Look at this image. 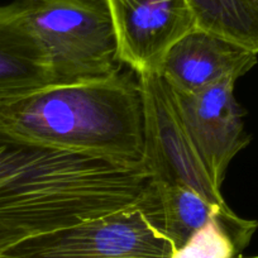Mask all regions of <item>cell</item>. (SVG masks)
<instances>
[{"label":"cell","instance_id":"cell-9","mask_svg":"<svg viewBox=\"0 0 258 258\" xmlns=\"http://www.w3.org/2000/svg\"><path fill=\"white\" fill-rule=\"evenodd\" d=\"M255 63L254 52L195 28L168 49L160 74L172 90L197 94L222 81H237Z\"/></svg>","mask_w":258,"mask_h":258},{"label":"cell","instance_id":"cell-4","mask_svg":"<svg viewBox=\"0 0 258 258\" xmlns=\"http://www.w3.org/2000/svg\"><path fill=\"white\" fill-rule=\"evenodd\" d=\"M0 258H175L156 186L145 202L17 243Z\"/></svg>","mask_w":258,"mask_h":258},{"label":"cell","instance_id":"cell-13","mask_svg":"<svg viewBox=\"0 0 258 258\" xmlns=\"http://www.w3.org/2000/svg\"><path fill=\"white\" fill-rule=\"evenodd\" d=\"M239 258H258V254L257 255H252V257H242V255H240Z\"/></svg>","mask_w":258,"mask_h":258},{"label":"cell","instance_id":"cell-1","mask_svg":"<svg viewBox=\"0 0 258 258\" xmlns=\"http://www.w3.org/2000/svg\"><path fill=\"white\" fill-rule=\"evenodd\" d=\"M146 166L26 142L0 132V238L22 240L145 202Z\"/></svg>","mask_w":258,"mask_h":258},{"label":"cell","instance_id":"cell-5","mask_svg":"<svg viewBox=\"0 0 258 258\" xmlns=\"http://www.w3.org/2000/svg\"><path fill=\"white\" fill-rule=\"evenodd\" d=\"M138 78L145 110V166L153 182L185 186L215 207L229 208L191 141L170 85L160 73Z\"/></svg>","mask_w":258,"mask_h":258},{"label":"cell","instance_id":"cell-3","mask_svg":"<svg viewBox=\"0 0 258 258\" xmlns=\"http://www.w3.org/2000/svg\"><path fill=\"white\" fill-rule=\"evenodd\" d=\"M49 58L52 85L105 80L121 71L106 0H21Z\"/></svg>","mask_w":258,"mask_h":258},{"label":"cell","instance_id":"cell-12","mask_svg":"<svg viewBox=\"0 0 258 258\" xmlns=\"http://www.w3.org/2000/svg\"><path fill=\"white\" fill-rule=\"evenodd\" d=\"M8 249H9V245L7 244V243L4 242L2 238H0V255L3 254V253L6 252V250H8Z\"/></svg>","mask_w":258,"mask_h":258},{"label":"cell","instance_id":"cell-10","mask_svg":"<svg viewBox=\"0 0 258 258\" xmlns=\"http://www.w3.org/2000/svg\"><path fill=\"white\" fill-rule=\"evenodd\" d=\"M52 85L48 53L21 0L0 7V106Z\"/></svg>","mask_w":258,"mask_h":258},{"label":"cell","instance_id":"cell-11","mask_svg":"<svg viewBox=\"0 0 258 258\" xmlns=\"http://www.w3.org/2000/svg\"><path fill=\"white\" fill-rule=\"evenodd\" d=\"M197 28L258 54V0H187Z\"/></svg>","mask_w":258,"mask_h":258},{"label":"cell","instance_id":"cell-6","mask_svg":"<svg viewBox=\"0 0 258 258\" xmlns=\"http://www.w3.org/2000/svg\"><path fill=\"white\" fill-rule=\"evenodd\" d=\"M155 186L161 232L172 244L175 258H239L258 229L257 220L215 207L191 188Z\"/></svg>","mask_w":258,"mask_h":258},{"label":"cell","instance_id":"cell-7","mask_svg":"<svg viewBox=\"0 0 258 258\" xmlns=\"http://www.w3.org/2000/svg\"><path fill=\"white\" fill-rule=\"evenodd\" d=\"M119 58L138 76L160 73L168 49L197 28L187 0H106Z\"/></svg>","mask_w":258,"mask_h":258},{"label":"cell","instance_id":"cell-2","mask_svg":"<svg viewBox=\"0 0 258 258\" xmlns=\"http://www.w3.org/2000/svg\"><path fill=\"white\" fill-rule=\"evenodd\" d=\"M0 132L11 137L145 166V110L133 70L100 81L47 86L0 106Z\"/></svg>","mask_w":258,"mask_h":258},{"label":"cell","instance_id":"cell-8","mask_svg":"<svg viewBox=\"0 0 258 258\" xmlns=\"http://www.w3.org/2000/svg\"><path fill=\"white\" fill-rule=\"evenodd\" d=\"M234 85V80H225L197 94L171 89L191 141L219 188L229 163L250 142Z\"/></svg>","mask_w":258,"mask_h":258}]
</instances>
